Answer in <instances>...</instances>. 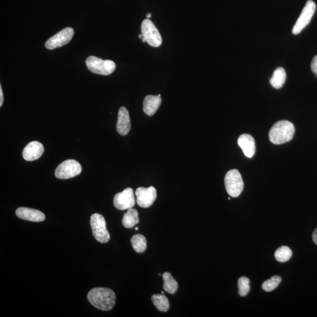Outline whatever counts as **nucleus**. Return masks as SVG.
<instances>
[{"mask_svg":"<svg viewBox=\"0 0 317 317\" xmlns=\"http://www.w3.org/2000/svg\"><path fill=\"white\" fill-rule=\"evenodd\" d=\"M87 298L93 307L105 311L113 309L116 302L115 294L108 288H94L88 293Z\"/></svg>","mask_w":317,"mask_h":317,"instance_id":"nucleus-1","label":"nucleus"},{"mask_svg":"<svg viewBox=\"0 0 317 317\" xmlns=\"http://www.w3.org/2000/svg\"><path fill=\"white\" fill-rule=\"evenodd\" d=\"M295 133L294 126L288 120H280L270 129L269 137L275 145H280L289 142Z\"/></svg>","mask_w":317,"mask_h":317,"instance_id":"nucleus-2","label":"nucleus"},{"mask_svg":"<svg viewBox=\"0 0 317 317\" xmlns=\"http://www.w3.org/2000/svg\"><path fill=\"white\" fill-rule=\"evenodd\" d=\"M225 184L229 195L233 198L239 196L243 190L244 182L239 170H229L225 176Z\"/></svg>","mask_w":317,"mask_h":317,"instance_id":"nucleus-3","label":"nucleus"},{"mask_svg":"<svg viewBox=\"0 0 317 317\" xmlns=\"http://www.w3.org/2000/svg\"><path fill=\"white\" fill-rule=\"evenodd\" d=\"M88 69L93 73L102 75H109L116 68V65L111 60H102V59L90 56L86 60Z\"/></svg>","mask_w":317,"mask_h":317,"instance_id":"nucleus-4","label":"nucleus"},{"mask_svg":"<svg viewBox=\"0 0 317 317\" xmlns=\"http://www.w3.org/2000/svg\"><path fill=\"white\" fill-rule=\"evenodd\" d=\"M91 226L95 239L98 242L106 243L110 239V234L107 229L105 219L101 214H93L91 217Z\"/></svg>","mask_w":317,"mask_h":317,"instance_id":"nucleus-5","label":"nucleus"},{"mask_svg":"<svg viewBox=\"0 0 317 317\" xmlns=\"http://www.w3.org/2000/svg\"><path fill=\"white\" fill-rule=\"evenodd\" d=\"M82 166L78 161L69 159L63 161L55 170L56 178L60 179H68L75 177L80 174Z\"/></svg>","mask_w":317,"mask_h":317,"instance_id":"nucleus-6","label":"nucleus"},{"mask_svg":"<svg viewBox=\"0 0 317 317\" xmlns=\"http://www.w3.org/2000/svg\"><path fill=\"white\" fill-rule=\"evenodd\" d=\"M141 32L143 37L149 45L154 46H159L162 43L160 32L156 27L154 23L149 19L144 20L141 25Z\"/></svg>","mask_w":317,"mask_h":317,"instance_id":"nucleus-7","label":"nucleus"},{"mask_svg":"<svg viewBox=\"0 0 317 317\" xmlns=\"http://www.w3.org/2000/svg\"><path fill=\"white\" fill-rule=\"evenodd\" d=\"M316 5L312 0H308L302 10L300 16L296 21L293 28L292 32L294 35H297L306 27L311 22V19L315 13Z\"/></svg>","mask_w":317,"mask_h":317,"instance_id":"nucleus-8","label":"nucleus"},{"mask_svg":"<svg viewBox=\"0 0 317 317\" xmlns=\"http://www.w3.org/2000/svg\"><path fill=\"white\" fill-rule=\"evenodd\" d=\"M74 34L73 28L67 27L58 32L46 41L45 46L47 49H54L66 45L70 42Z\"/></svg>","mask_w":317,"mask_h":317,"instance_id":"nucleus-9","label":"nucleus"},{"mask_svg":"<svg viewBox=\"0 0 317 317\" xmlns=\"http://www.w3.org/2000/svg\"><path fill=\"white\" fill-rule=\"evenodd\" d=\"M113 204L117 209L124 210L133 207L135 199L133 189L126 188L122 192L117 193L114 197Z\"/></svg>","mask_w":317,"mask_h":317,"instance_id":"nucleus-10","label":"nucleus"},{"mask_svg":"<svg viewBox=\"0 0 317 317\" xmlns=\"http://www.w3.org/2000/svg\"><path fill=\"white\" fill-rule=\"evenodd\" d=\"M135 195L136 196L138 205L143 208L151 206L157 198V190L153 186L137 188Z\"/></svg>","mask_w":317,"mask_h":317,"instance_id":"nucleus-11","label":"nucleus"},{"mask_svg":"<svg viewBox=\"0 0 317 317\" xmlns=\"http://www.w3.org/2000/svg\"><path fill=\"white\" fill-rule=\"evenodd\" d=\"M44 152V148L42 143L37 141H32L23 149V157L26 161H34L41 157Z\"/></svg>","mask_w":317,"mask_h":317,"instance_id":"nucleus-12","label":"nucleus"},{"mask_svg":"<svg viewBox=\"0 0 317 317\" xmlns=\"http://www.w3.org/2000/svg\"><path fill=\"white\" fill-rule=\"evenodd\" d=\"M16 214L19 218L32 222H43L45 219V214L43 212L28 207L17 208Z\"/></svg>","mask_w":317,"mask_h":317,"instance_id":"nucleus-13","label":"nucleus"},{"mask_svg":"<svg viewBox=\"0 0 317 317\" xmlns=\"http://www.w3.org/2000/svg\"><path fill=\"white\" fill-rule=\"evenodd\" d=\"M131 128L130 117L129 112L125 107H120L116 123V131L122 136L127 135Z\"/></svg>","mask_w":317,"mask_h":317,"instance_id":"nucleus-14","label":"nucleus"},{"mask_svg":"<svg viewBox=\"0 0 317 317\" xmlns=\"http://www.w3.org/2000/svg\"><path fill=\"white\" fill-rule=\"evenodd\" d=\"M238 145L242 149L247 158H251L254 155L255 145L254 138L249 134H243L238 139Z\"/></svg>","mask_w":317,"mask_h":317,"instance_id":"nucleus-15","label":"nucleus"},{"mask_svg":"<svg viewBox=\"0 0 317 317\" xmlns=\"http://www.w3.org/2000/svg\"><path fill=\"white\" fill-rule=\"evenodd\" d=\"M161 98L159 96L148 95L144 99L143 110L148 116L154 115L159 108Z\"/></svg>","mask_w":317,"mask_h":317,"instance_id":"nucleus-16","label":"nucleus"},{"mask_svg":"<svg viewBox=\"0 0 317 317\" xmlns=\"http://www.w3.org/2000/svg\"><path fill=\"white\" fill-rule=\"evenodd\" d=\"M286 72L284 69L283 68L278 67L273 72L272 77L270 80V84L275 89H280L286 82Z\"/></svg>","mask_w":317,"mask_h":317,"instance_id":"nucleus-17","label":"nucleus"},{"mask_svg":"<svg viewBox=\"0 0 317 317\" xmlns=\"http://www.w3.org/2000/svg\"><path fill=\"white\" fill-rule=\"evenodd\" d=\"M139 214L134 208H129L124 214L122 220V225L125 228H131L139 223Z\"/></svg>","mask_w":317,"mask_h":317,"instance_id":"nucleus-18","label":"nucleus"},{"mask_svg":"<svg viewBox=\"0 0 317 317\" xmlns=\"http://www.w3.org/2000/svg\"><path fill=\"white\" fill-rule=\"evenodd\" d=\"M162 277L164 281V290L171 294H174L178 289L177 281L172 277V274L169 272H164Z\"/></svg>","mask_w":317,"mask_h":317,"instance_id":"nucleus-19","label":"nucleus"},{"mask_svg":"<svg viewBox=\"0 0 317 317\" xmlns=\"http://www.w3.org/2000/svg\"><path fill=\"white\" fill-rule=\"evenodd\" d=\"M131 245L134 250L137 253H142L147 248L146 237L142 234H135L131 240Z\"/></svg>","mask_w":317,"mask_h":317,"instance_id":"nucleus-20","label":"nucleus"},{"mask_svg":"<svg viewBox=\"0 0 317 317\" xmlns=\"http://www.w3.org/2000/svg\"><path fill=\"white\" fill-rule=\"evenodd\" d=\"M152 301L156 308L161 312H166L169 309V301L163 294H154L152 296Z\"/></svg>","mask_w":317,"mask_h":317,"instance_id":"nucleus-21","label":"nucleus"},{"mask_svg":"<svg viewBox=\"0 0 317 317\" xmlns=\"http://www.w3.org/2000/svg\"><path fill=\"white\" fill-rule=\"evenodd\" d=\"M292 256V251L289 247L282 246L275 251L274 257L279 262L284 263L289 261Z\"/></svg>","mask_w":317,"mask_h":317,"instance_id":"nucleus-22","label":"nucleus"},{"mask_svg":"<svg viewBox=\"0 0 317 317\" xmlns=\"http://www.w3.org/2000/svg\"><path fill=\"white\" fill-rule=\"evenodd\" d=\"M281 281V278L280 276H272L269 280L264 282L262 284V289L267 292H272V291L277 289Z\"/></svg>","mask_w":317,"mask_h":317,"instance_id":"nucleus-23","label":"nucleus"},{"mask_svg":"<svg viewBox=\"0 0 317 317\" xmlns=\"http://www.w3.org/2000/svg\"><path fill=\"white\" fill-rule=\"evenodd\" d=\"M249 280L246 277H242L238 280V287H239V294L245 296L248 294L249 292Z\"/></svg>","mask_w":317,"mask_h":317,"instance_id":"nucleus-24","label":"nucleus"},{"mask_svg":"<svg viewBox=\"0 0 317 317\" xmlns=\"http://www.w3.org/2000/svg\"><path fill=\"white\" fill-rule=\"evenodd\" d=\"M311 70L317 76V55L313 58L311 65Z\"/></svg>","mask_w":317,"mask_h":317,"instance_id":"nucleus-25","label":"nucleus"},{"mask_svg":"<svg viewBox=\"0 0 317 317\" xmlns=\"http://www.w3.org/2000/svg\"><path fill=\"white\" fill-rule=\"evenodd\" d=\"M3 101H4V96H3L1 85H0V107L2 105Z\"/></svg>","mask_w":317,"mask_h":317,"instance_id":"nucleus-26","label":"nucleus"},{"mask_svg":"<svg viewBox=\"0 0 317 317\" xmlns=\"http://www.w3.org/2000/svg\"><path fill=\"white\" fill-rule=\"evenodd\" d=\"M313 239L314 243L317 245V228H316L313 232Z\"/></svg>","mask_w":317,"mask_h":317,"instance_id":"nucleus-27","label":"nucleus"},{"mask_svg":"<svg viewBox=\"0 0 317 317\" xmlns=\"http://www.w3.org/2000/svg\"><path fill=\"white\" fill-rule=\"evenodd\" d=\"M146 17H147V18H148V19H150V18L151 17V14L149 13V14H147Z\"/></svg>","mask_w":317,"mask_h":317,"instance_id":"nucleus-28","label":"nucleus"},{"mask_svg":"<svg viewBox=\"0 0 317 317\" xmlns=\"http://www.w3.org/2000/svg\"><path fill=\"white\" fill-rule=\"evenodd\" d=\"M135 230H138V227L135 228Z\"/></svg>","mask_w":317,"mask_h":317,"instance_id":"nucleus-29","label":"nucleus"},{"mask_svg":"<svg viewBox=\"0 0 317 317\" xmlns=\"http://www.w3.org/2000/svg\"><path fill=\"white\" fill-rule=\"evenodd\" d=\"M161 294H163L164 292H161Z\"/></svg>","mask_w":317,"mask_h":317,"instance_id":"nucleus-30","label":"nucleus"}]
</instances>
